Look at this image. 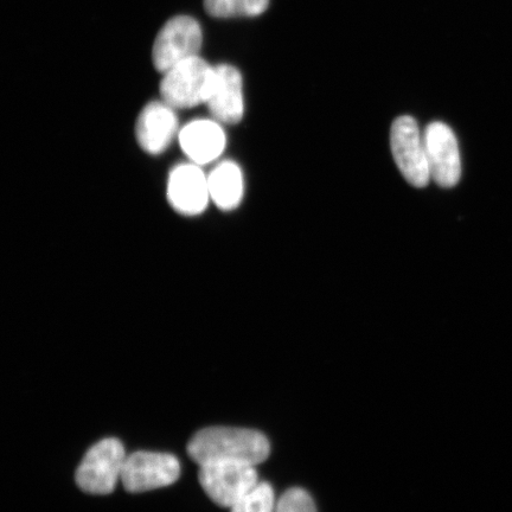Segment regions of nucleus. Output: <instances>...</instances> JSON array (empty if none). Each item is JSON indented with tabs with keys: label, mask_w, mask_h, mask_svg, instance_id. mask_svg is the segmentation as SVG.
Wrapping results in <instances>:
<instances>
[{
	"label": "nucleus",
	"mask_w": 512,
	"mask_h": 512,
	"mask_svg": "<svg viewBox=\"0 0 512 512\" xmlns=\"http://www.w3.org/2000/svg\"><path fill=\"white\" fill-rule=\"evenodd\" d=\"M271 445L264 434L246 428L209 427L196 433L188 454L198 465L232 462L259 465L270 456Z\"/></svg>",
	"instance_id": "nucleus-1"
},
{
	"label": "nucleus",
	"mask_w": 512,
	"mask_h": 512,
	"mask_svg": "<svg viewBox=\"0 0 512 512\" xmlns=\"http://www.w3.org/2000/svg\"><path fill=\"white\" fill-rule=\"evenodd\" d=\"M215 80V67L200 56L176 64L160 82L162 100L176 110L207 104Z\"/></svg>",
	"instance_id": "nucleus-2"
},
{
	"label": "nucleus",
	"mask_w": 512,
	"mask_h": 512,
	"mask_svg": "<svg viewBox=\"0 0 512 512\" xmlns=\"http://www.w3.org/2000/svg\"><path fill=\"white\" fill-rule=\"evenodd\" d=\"M126 458L125 447L118 439L101 440L83 458L76 471V483L87 494H111L121 479Z\"/></svg>",
	"instance_id": "nucleus-3"
},
{
	"label": "nucleus",
	"mask_w": 512,
	"mask_h": 512,
	"mask_svg": "<svg viewBox=\"0 0 512 512\" xmlns=\"http://www.w3.org/2000/svg\"><path fill=\"white\" fill-rule=\"evenodd\" d=\"M390 145L395 163L406 181L415 188H425L432 178L424 133L414 118L402 115L394 121Z\"/></svg>",
	"instance_id": "nucleus-4"
},
{
	"label": "nucleus",
	"mask_w": 512,
	"mask_h": 512,
	"mask_svg": "<svg viewBox=\"0 0 512 512\" xmlns=\"http://www.w3.org/2000/svg\"><path fill=\"white\" fill-rule=\"evenodd\" d=\"M198 480L211 501L229 509L259 483L254 465L232 462L201 465Z\"/></svg>",
	"instance_id": "nucleus-5"
},
{
	"label": "nucleus",
	"mask_w": 512,
	"mask_h": 512,
	"mask_svg": "<svg viewBox=\"0 0 512 512\" xmlns=\"http://www.w3.org/2000/svg\"><path fill=\"white\" fill-rule=\"evenodd\" d=\"M203 34L200 23L189 16L171 18L158 32L153 44V63L160 73L168 72L176 64L198 56Z\"/></svg>",
	"instance_id": "nucleus-6"
},
{
	"label": "nucleus",
	"mask_w": 512,
	"mask_h": 512,
	"mask_svg": "<svg viewBox=\"0 0 512 512\" xmlns=\"http://www.w3.org/2000/svg\"><path fill=\"white\" fill-rule=\"evenodd\" d=\"M181 475L179 460L169 453L139 451L127 456L121 482L128 492H145L174 484Z\"/></svg>",
	"instance_id": "nucleus-7"
},
{
	"label": "nucleus",
	"mask_w": 512,
	"mask_h": 512,
	"mask_svg": "<svg viewBox=\"0 0 512 512\" xmlns=\"http://www.w3.org/2000/svg\"><path fill=\"white\" fill-rule=\"evenodd\" d=\"M166 196L178 214L201 215L211 202L208 175L195 163L178 164L170 171Z\"/></svg>",
	"instance_id": "nucleus-8"
},
{
	"label": "nucleus",
	"mask_w": 512,
	"mask_h": 512,
	"mask_svg": "<svg viewBox=\"0 0 512 512\" xmlns=\"http://www.w3.org/2000/svg\"><path fill=\"white\" fill-rule=\"evenodd\" d=\"M431 178L441 188H453L462 177L458 140L451 127L434 121L424 132Z\"/></svg>",
	"instance_id": "nucleus-9"
},
{
	"label": "nucleus",
	"mask_w": 512,
	"mask_h": 512,
	"mask_svg": "<svg viewBox=\"0 0 512 512\" xmlns=\"http://www.w3.org/2000/svg\"><path fill=\"white\" fill-rule=\"evenodd\" d=\"M176 108L165 101H152L140 112L136 124V138L149 155L157 156L169 149L179 134Z\"/></svg>",
	"instance_id": "nucleus-10"
},
{
	"label": "nucleus",
	"mask_w": 512,
	"mask_h": 512,
	"mask_svg": "<svg viewBox=\"0 0 512 512\" xmlns=\"http://www.w3.org/2000/svg\"><path fill=\"white\" fill-rule=\"evenodd\" d=\"M179 145L190 162L203 166L216 162L227 146V136L216 119H196L181 128Z\"/></svg>",
	"instance_id": "nucleus-11"
},
{
	"label": "nucleus",
	"mask_w": 512,
	"mask_h": 512,
	"mask_svg": "<svg viewBox=\"0 0 512 512\" xmlns=\"http://www.w3.org/2000/svg\"><path fill=\"white\" fill-rule=\"evenodd\" d=\"M206 105L213 118L221 124L240 123L245 114V99L239 69L229 64L215 67L214 85Z\"/></svg>",
	"instance_id": "nucleus-12"
},
{
	"label": "nucleus",
	"mask_w": 512,
	"mask_h": 512,
	"mask_svg": "<svg viewBox=\"0 0 512 512\" xmlns=\"http://www.w3.org/2000/svg\"><path fill=\"white\" fill-rule=\"evenodd\" d=\"M211 202L223 211L238 208L245 195V177L238 163L223 160L208 175Z\"/></svg>",
	"instance_id": "nucleus-13"
},
{
	"label": "nucleus",
	"mask_w": 512,
	"mask_h": 512,
	"mask_svg": "<svg viewBox=\"0 0 512 512\" xmlns=\"http://www.w3.org/2000/svg\"><path fill=\"white\" fill-rule=\"evenodd\" d=\"M268 4L270 0H204L207 14L216 18L260 16Z\"/></svg>",
	"instance_id": "nucleus-14"
},
{
	"label": "nucleus",
	"mask_w": 512,
	"mask_h": 512,
	"mask_svg": "<svg viewBox=\"0 0 512 512\" xmlns=\"http://www.w3.org/2000/svg\"><path fill=\"white\" fill-rule=\"evenodd\" d=\"M275 509H277V503H275L274 491L272 486L265 482L256 484L230 508L232 512H275Z\"/></svg>",
	"instance_id": "nucleus-15"
},
{
	"label": "nucleus",
	"mask_w": 512,
	"mask_h": 512,
	"mask_svg": "<svg viewBox=\"0 0 512 512\" xmlns=\"http://www.w3.org/2000/svg\"><path fill=\"white\" fill-rule=\"evenodd\" d=\"M275 512H317V509L311 496L305 490L296 488L280 497Z\"/></svg>",
	"instance_id": "nucleus-16"
}]
</instances>
